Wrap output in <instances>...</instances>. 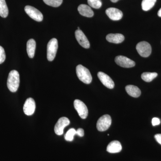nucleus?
I'll return each mask as SVG.
<instances>
[{"mask_svg":"<svg viewBox=\"0 0 161 161\" xmlns=\"http://www.w3.org/2000/svg\"><path fill=\"white\" fill-rule=\"evenodd\" d=\"M19 72L15 70L11 71L9 73L7 82V87L9 91L12 92H16L19 86Z\"/></svg>","mask_w":161,"mask_h":161,"instance_id":"1","label":"nucleus"},{"mask_svg":"<svg viewBox=\"0 0 161 161\" xmlns=\"http://www.w3.org/2000/svg\"><path fill=\"white\" fill-rule=\"evenodd\" d=\"M76 74L79 80L83 83L89 84L92 82V78L88 69L79 64L76 67Z\"/></svg>","mask_w":161,"mask_h":161,"instance_id":"2","label":"nucleus"},{"mask_svg":"<svg viewBox=\"0 0 161 161\" xmlns=\"http://www.w3.org/2000/svg\"><path fill=\"white\" fill-rule=\"evenodd\" d=\"M58 49V41L56 38L51 39L47 45V59L52 61L56 57Z\"/></svg>","mask_w":161,"mask_h":161,"instance_id":"3","label":"nucleus"},{"mask_svg":"<svg viewBox=\"0 0 161 161\" xmlns=\"http://www.w3.org/2000/svg\"><path fill=\"white\" fill-rule=\"evenodd\" d=\"M136 49L139 54L143 58H147L150 56L152 52L151 45L146 41H142L137 43Z\"/></svg>","mask_w":161,"mask_h":161,"instance_id":"4","label":"nucleus"},{"mask_svg":"<svg viewBox=\"0 0 161 161\" xmlns=\"http://www.w3.org/2000/svg\"><path fill=\"white\" fill-rule=\"evenodd\" d=\"M112 124V119L108 115H103L98 119L97 123V130L100 132L106 131Z\"/></svg>","mask_w":161,"mask_h":161,"instance_id":"5","label":"nucleus"},{"mask_svg":"<svg viewBox=\"0 0 161 161\" xmlns=\"http://www.w3.org/2000/svg\"><path fill=\"white\" fill-rule=\"evenodd\" d=\"M24 9L30 17L35 21L41 22L43 20V14L35 7L30 6H25Z\"/></svg>","mask_w":161,"mask_h":161,"instance_id":"6","label":"nucleus"},{"mask_svg":"<svg viewBox=\"0 0 161 161\" xmlns=\"http://www.w3.org/2000/svg\"><path fill=\"white\" fill-rule=\"evenodd\" d=\"M74 107L80 118L83 119L86 118L88 114V110L83 102L79 99H76L74 101Z\"/></svg>","mask_w":161,"mask_h":161,"instance_id":"7","label":"nucleus"},{"mask_svg":"<svg viewBox=\"0 0 161 161\" xmlns=\"http://www.w3.org/2000/svg\"><path fill=\"white\" fill-rule=\"evenodd\" d=\"M70 121L68 118L63 117L58 119L54 127V131L57 135L60 136L63 134L64 128L68 125Z\"/></svg>","mask_w":161,"mask_h":161,"instance_id":"8","label":"nucleus"},{"mask_svg":"<svg viewBox=\"0 0 161 161\" xmlns=\"http://www.w3.org/2000/svg\"><path fill=\"white\" fill-rule=\"evenodd\" d=\"M115 63L119 66L127 68L133 67L136 64L134 61L125 56H117L115 57Z\"/></svg>","mask_w":161,"mask_h":161,"instance_id":"9","label":"nucleus"},{"mask_svg":"<svg viewBox=\"0 0 161 161\" xmlns=\"http://www.w3.org/2000/svg\"><path fill=\"white\" fill-rule=\"evenodd\" d=\"M75 37L78 43L82 47L85 48H89L90 47L89 41L86 36L80 30H77L75 32Z\"/></svg>","mask_w":161,"mask_h":161,"instance_id":"10","label":"nucleus"},{"mask_svg":"<svg viewBox=\"0 0 161 161\" xmlns=\"http://www.w3.org/2000/svg\"><path fill=\"white\" fill-rule=\"evenodd\" d=\"M36 103L33 98H27L23 106V112L26 115H33L36 110Z\"/></svg>","mask_w":161,"mask_h":161,"instance_id":"11","label":"nucleus"},{"mask_svg":"<svg viewBox=\"0 0 161 161\" xmlns=\"http://www.w3.org/2000/svg\"><path fill=\"white\" fill-rule=\"evenodd\" d=\"M98 77L103 85L108 88L112 89L114 87L115 84L114 81L108 75L103 72H99L98 73Z\"/></svg>","mask_w":161,"mask_h":161,"instance_id":"12","label":"nucleus"},{"mask_svg":"<svg viewBox=\"0 0 161 161\" xmlns=\"http://www.w3.org/2000/svg\"><path fill=\"white\" fill-rule=\"evenodd\" d=\"M106 14L113 21H118L122 18L123 13L118 9L109 8L106 10Z\"/></svg>","mask_w":161,"mask_h":161,"instance_id":"13","label":"nucleus"},{"mask_svg":"<svg viewBox=\"0 0 161 161\" xmlns=\"http://www.w3.org/2000/svg\"><path fill=\"white\" fill-rule=\"evenodd\" d=\"M78 9L80 14L83 16L91 18L94 16V12L87 5L81 4L78 6Z\"/></svg>","mask_w":161,"mask_h":161,"instance_id":"14","label":"nucleus"},{"mask_svg":"<svg viewBox=\"0 0 161 161\" xmlns=\"http://www.w3.org/2000/svg\"><path fill=\"white\" fill-rule=\"evenodd\" d=\"M122 147L119 141H114L111 142L107 147V151L110 153H117L121 151Z\"/></svg>","mask_w":161,"mask_h":161,"instance_id":"15","label":"nucleus"},{"mask_svg":"<svg viewBox=\"0 0 161 161\" xmlns=\"http://www.w3.org/2000/svg\"><path fill=\"white\" fill-rule=\"evenodd\" d=\"M106 40L110 43H120L125 40V37L121 34H110L107 35Z\"/></svg>","mask_w":161,"mask_h":161,"instance_id":"16","label":"nucleus"},{"mask_svg":"<svg viewBox=\"0 0 161 161\" xmlns=\"http://www.w3.org/2000/svg\"><path fill=\"white\" fill-rule=\"evenodd\" d=\"M125 90L129 95L134 98H138L141 95V91L138 87L133 85H128Z\"/></svg>","mask_w":161,"mask_h":161,"instance_id":"17","label":"nucleus"},{"mask_svg":"<svg viewBox=\"0 0 161 161\" xmlns=\"http://www.w3.org/2000/svg\"><path fill=\"white\" fill-rule=\"evenodd\" d=\"M36 48V42L34 39L28 40L26 44V51L30 58H33L35 56Z\"/></svg>","mask_w":161,"mask_h":161,"instance_id":"18","label":"nucleus"},{"mask_svg":"<svg viewBox=\"0 0 161 161\" xmlns=\"http://www.w3.org/2000/svg\"><path fill=\"white\" fill-rule=\"evenodd\" d=\"M9 14V10L5 0H0V16L2 17H7Z\"/></svg>","mask_w":161,"mask_h":161,"instance_id":"19","label":"nucleus"},{"mask_svg":"<svg viewBox=\"0 0 161 161\" xmlns=\"http://www.w3.org/2000/svg\"><path fill=\"white\" fill-rule=\"evenodd\" d=\"M157 0H143L142 3V9L144 11H148L152 9L155 5Z\"/></svg>","mask_w":161,"mask_h":161,"instance_id":"20","label":"nucleus"},{"mask_svg":"<svg viewBox=\"0 0 161 161\" xmlns=\"http://www.w3.org/2000/svg\"><path fill=\"white\" fill-rule=\"evenodd\" d=\"M158 74L156 73H150V72H145L143 73L141 76L142 79L146 82H150L156 78Z\"/></svg>","mask_w":161,"mask_h":161,"instance_id":"21","label":"nucleus"},{"mask_svg":"<svg viewBox=\"0 0 161 161\" xmlns=\"http://www.w3.org/2000/svg\"><path fill=\"white\" fill-rule=\"evenodd\" d=\"M43 1L47 5L54 7H59L63 2V0H43Z\"/></svg>","mask_w":161,"mask_h":161,"instance_id":"22","label":"nucleus"},{"mask_svg":"<svg viewBox=\"0 0 161 161\" xmlns=\"http://www.w3.org/2000/svg\"><path fill=\"white\" fill-rule=\"evenodd\" d=\"M75 135H76V130L74 129H70L64 136V139L68 142H72L74 140Z\"/></svg>","mask_w":161,"mask_h":161,"instance_id":"23","label":"nucleus"},{"mask_svg":"<svg viewBox=\"0 0 161 161\" xmlns=\"http://www.w3.org/2000/svg\"><path fill=\"white\" fill-rule=\"evenodd\" d=\"M87 2L89 5L95 9H99L102 5L101 0H87Z\"/></svg>","mask_w":161,"mask_h":161,"instance_id":"24","label":"nucleus"},{"mask_svg":"<svg viewBox=\"0 0 161 161\" xmlns=\"http://www.w3.org/2000/svg\"><path fill=\"white\" fill-rule=\"evenodd\" d=\"M6 53L3 47L0 46V64L3 63L6 60Z\"/></svg>","mask_w":161,"mask_h":161,"instance_id":"25","label":"nucleus"},{"mask_svg":"<svg viewBox=\"0 0 161 161\" xmlns=\"http://www.w3.org/2000/svg\"><path fill=\"white\" fill-rule=\"evenodd\" d=\"M160 120L158 118H153L152 120V124L153 126L158 125L160 124Z\"/></svg>","mask_w":161,"mask_h":161,"instance_id":"26","label":"nucleus"},{"mask_svg":"<svg viewBox=\"0 0 161 161\" xmlns=\"http://www.w3.org/2000/svg\"><path fill=\"white\" fill-rule=\"evenodd\" d=\"M76 135H78L80 137H82L84 135V131L82 129H78L76 131Z\"/></svg>","mask_w":161,"mask_h":161,"instance_id":"27","label":"nucleus"},{"mask_svg":"<svg viewBox=\"0 0 161 161\" xmlns=\"http://www.w3.org/2000/svg\"><path fill=\"white\" fill-rule=\"evenodd\" d=\"M154 138L156 140L158 143L159 144L161 145V134H156L154 136Z\"/></svg>","mask_w":161,"mask_h":161,"instance_id":"28","label":"nucleus"},{"mask_svg":"<svg viewBox=\"0 0 161 161\" xmlns=\"http://www.w3.org/2000/svg\"><path fill=\"white\" fill-rule=\"evenodd\" d=\"M158 15L159 17H161V8L158 10Z\"/></svg>","mask_w":161,"mask_h":161,"instance_id":"29","label":"nucleus"},{"mask_svg":"<svg viewBox=\"0 0 161 161\" xmlns=\"http://www.w3.org/2000/svg\"><path fill=\"white\" fill-rule=\"evenodd\" d=\"M119 0H111V2L113 3H117Z\"/></svg>","mask_w":161,"mask_h":161,"instance_id":"30","label":"nucleus"},{"mask_svg":"<svg viewBox=\"0 0 161 161\" xmlns=\"http://www.w3.org/2000/svg\"><path fill=\"white\" fill-rule=\"evenodd\" d=\"M78 30H80V27H78Z\"/></svg>","mask_w":161,"mask_h":161,"instance_id":"31","label":"nucleus"}]
</instances>
